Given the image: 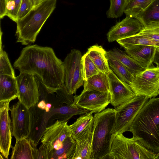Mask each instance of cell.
I'll return each mask as SVG.
<instances>
[{"label": "cell", "instance_id": "cell-1", "mask_svg": "<svg viewBox=\"0 0 159 159\" xmlns=\"http://www.w3.org/2000/svg\"><path fill=\"white\" fill-rule=\"evenodd\" d=\"M13 66L20 72L38 76L51 92H55L64 84L63 62L51 47L37 44L25 47Z\"/></svg>", "mask_w": 159, "mask_h": 159}, {"label": "cell", "instance_id": "cell-2", "mask_svg": "<svg viewBox=\"0 0 159 159\" xmlns=\"http://www.w3.org/2000/svg\"><path fill=\"white\" fill-rule=\"evenodd\" d=\"M129 131L147 148L159 152V98L148 100L134 120Z\"/></svg>", "mask_w": 159, "mask_h": 159}, {"label": "cell", "instance_id": "cell-3", "mask_svg": "<svg viewBox=\"0 0 159 159\" xmlns=\"http://www.w3.org/2000/svg\"><path fill=\"white\" fill-rule=\"evenodd\" d=\"M57 0H43L34 7L17 24L16 42L27 45L34 43L43 25L56 7Z\"/></svg>", "mask_w": 159, "mask_h": 159}, {"label": "cell", "instance_id": "cell-4", "mask_svg": "<svg viewBox=\"0 0 159 159\" xmlns=\"http://www.w3.org/2000/svg\"><path fill=\"white\" fill-rule=\"evenodd\" d=\"M115 108L95 113L92 141V159L108 158L114 137Z\"/></svg>", "mask_w": 159, "mask_h": 159}, {"label": "cell", "instance_id": "cell-5", "mask_svg": "<svg viewBox=\"0 0 159 159\" xmlns=\"http://www.w3.org/2000/svg\"><path fill=\"white\" fill-rule=\"evenodd\" d=\"M156 153L144 146L136 138L115 134L108 156L113 159H155Z\"/></svg>", "mask_w": 159, "mask_h": 159}, {"label": "cell", "instance_id": "cell-6", "mask_svg": "<svg viewBox=\"0 0 159 159\" xmlns=\"http://www.w3.org/2000/svg\"><path fill=\"white\" fill-rule=\"evenodd\" d=\"M149 98L145 96H135L115 108V119L113 130L115 135L129 131L134 120Z\"/></svg>", "mask_w": 159, "mask_h": 159}, {"label": "cell", "instance_id": "cell-7", "mask_svg": "<svg viewBox=\"0 0 159 159\" xmlns=\"http://www.w3.org/2000/svg\"><path fill=\"white\" fill-rule=\"evenodd\" d=\"M82 57L80 51L73 49L63 61L64 84L68 92L72 95L83 85L84 81Z\"/></svg>", "mask_w": 159, "mask_h": 159}, {"label": "cell", "instance_id": "cell-8", "mask_svg": "<svg viewBox=\"0 0 159 159\" xmlns=\"http://www.w3.org/2000/svg\"><path fill=\"white\" fill-rule=\"evenodd\" d=\"M135 96L149 98L157 96L159 89V67L146 69L134 76L130 86Z\"/></svg>", "mask_w": 159, "mask_h": 159}, {"label": "cell", "instance_id": "cell-9", "mask_svg": "<svg viewBox=\"0 0 159 159\" xmlns=\"http://www.w3.org/2000/svg\"><path fill=\"white\" fill-rule=\"evenodd\" d=\"M19 92V101L29 109L39 99V89L34 75L20 72L16 77Z\"/></svg>", "mask_w": 159, "mask_h": 159}, {"label": "cell", "instance_id": "cell-10", "mask_svg": "<svg viewBox=\"0 0 159 159\" xmlns=\"http://www.w3.org/2000/svg\"><path fill=\"white\" fill-rule=\"evenodd\" d=\"M12 135L16 141L27 138L30 131L31 115L29 109L19 101L10 109Z\"/></svg>", "mask_w": 159, "mask_h": 159}, {"label": "cell", "instance_id": "cell-11", "mask_svg": "<svg viewBox=\"0 0 159 159\" xmlns=\"http://www.w3.org/2000/svg\"><path fill=\"white\" fill-rule=\"evenodd\" d=\"M110 102L109 92L87 90L82 91L79 95L74 96L73 104L96 113L105 109Z\"/></svg>", "mask_w": 159, "mask_h": 159}, {"label": "cell", "instance_id": "cell-12", "mask_svg": "<svg viewBox=\"0 0 159 159\" xmlns=\"http://www.w3.org/2000/svg\"><path fill=\"white\" fill-rule=\"evenodd\" d=\"M67 122L57 120L53 124L45 128L41 142L49 152L61 148L66 139L71 135Z\"/></svg>", "mask_w": 159, "mask_h": 159}, {"label": "cell", "instance_id": "cell-13", "mask_svg": "<svg viewBox=\"0 0 159 159\" xmlns=\"http://www.w3.org/2000/svg\"><path fill=\"white\" fill-rule=\"evenodd\" d=\"M107 75L109 81L110 103L115 108L135 96L129 85L119 79L111 69Z\"/></svg>", "mask_w": 159, "mask_h": 159}, {"label": "cell", "instance_id": "cell-14", "mask_svg": "<svg viewBox=\"0 0 159 159\" xmlns=\"http://www.w3.org/2000/svg\"><path fill=\"white\" fill-rule=\"evenodd\" d=\"M10 102H0V152L8 159L11 147L12 135L11 120L9 111Z\"/></svg>", "mask_w": 159, "mask_h": 159}, {"label": "cell", "instance_id": "cell-15", "mask_svg": "<svg viewBox=\"0 0 159 159\" xmlns=\"http://www.w3.org/2000/svg\"><path fill=\"white\" fill-rule=\"evenodd\" d=\"M144 26L136 18L126 16L113 26L107 34L109 42L130 37L139 32Z\"/></svg>", "mask_w": 159, "mask_h": 159}, {"label": "cell", "instance_id": "cell-16", "mask_svg": "<svg viewBox=\"0 0 159 159\" xmlns=\"http://www.w3.org/2000/svg\"><path fill=\"white\" fill-rule=\"evenodd\" d=\"M89 111L81 115L73 124L69 125L71 136L76 142L92 136L94 116Z\"/></svg>", "mask_w": 159, "mask_h": 159}, {"label": "cell", "instance_id": "cell-17", "mask_svg": "<svg viewBox=\"0 0 159 159\" xmlns=\"http://www.w3.org/2000/svg\"><path fill=\"white\" fill-rule=\"evenodd\" d=\"M157 47L133 45L124 48L127 54L147 69L151 66Z\"/></svg>", "mask_w": 159, "mask_h": 159}, {"label": "cell", "instance_id": "cell-18", "mask_svg": "<svg viewBox=\"0 0 159 159\" xmlns=\"http://www.w3.org/2000/svg\"><path fill=\"white\" fill-rule=\"evenodd\" d=\"M12 149L11 159H36V144L29 137L16 141Z\"/></svg>", "mask_w": 159, "mask_h": 159}, {"label": "cell", "instance_id": "cell-19", "mask_svg": "<svg viewBox=\"0 0 159 159\" xmlns=\"http://www.w3.org/2000/svg\"><path fill=\"white\" fill-rule=\"evenodd\" d=\"M18 95L16 77L0 75V102H10L18 98Z\"/></svg>", "mask_w": 159, "mask_h": 159}, {"label": "cell", "instance_id": "cell-20", "mask_svg": "<svg viewBox=\"0 0 159 159\" xmlns=\"http://www.w3.org/2000/svg\"><path fill=\"white\" fill-rule=\"evenodd\" d=\"M107 57L115 59L125 66L134 76L145 69L122 51L114 48L107 52Z\"/></svg>", "mask_w": 159, "mask_h": 159}, {"label": "cell", "instance_id": "cell-21", "mask_svg": "<svg viewBox=\"0 0 159 159\" xmlns=\"http://www.w3.org/2000/svg\"><path fill=\"white\" fill-rule=\"evenodd\" d=\"M100 71L107 75L110 68L107 52L100 45H95L90 47L86 53Z\"/></svg>", "mask_w": 159, "mask_h": 159}, {"label": "cell", "instance_id": "cell-22", "mask_svg": "<svg viewBox=\"0 0 159 159\" xmlns=\"http://www.w3.org/2000/svg\"><path fill=\"white\" fill-rule=\"evenodd\" d=\"M109 81L108 75L100 72L84 81L82 91L96 90L101 92H109Z\"/></svg>", "mask_w": 159, "mask_h": 159}, {"label": "cell", "instance_id": "cell-23", "mask_svg": "<svg viewBox=\"0 0 159 159\" xmlns=\"http://www.w3.org/2000/svg\"><path fill=\"white\" fill-rule=\"evenodd\" d=\"M145 26L159 24V0H154L135 17Z\"/></svg>", "mask_w": 159, "mask_h": 159}, {"label": "cell", "instance_id": "cell-24", "mask_svg": "<svg viewBox=\"0 0 159 159\" xmlns=\"http://www.w3.org/2000/svg\"><path fill=\"white\" fill-rule=\"evenodd\" d=\"M76 145V141L71 135L69 136L65 140L61 148L49 152L48 159H70L73 153Z\"/></svg>", "mask_w": 159, "mask_h": 159}, {"label": "cell", "instance_id": "cell-25", "mask_svg": "<svg viewBox=\"0 0 159 159\" xmlns=\"http://www.w3.org/2000/svg\"><path fill=\"white\" fill-rule=\"evenodd\" d=\"M107 58L110 69L119 79L130 86L134 79V76L118 61L108 57Z\"/></svg>", "mask_w": 159, "mask_h": 159}, {"label": "cell", "instance_id": "cell-26", "mask_svg": "<svg viewBox=\"0 0 159 159\" xmlns=\"http://www.w3.org/2000/svg\"><path fill=\"white\" fill-rule=\"evenodd\" d=\"M92 136L76 142L75 148L70 159H92Z\"/></svg>", "mask_w": 159, "mask_h": 159}, {"label": "cell", "instance_id": "cell-27", "mask_svg": "<svg viewBox=\"0 0 159 159\" xmlns=\"http://www.w3.org/2000/svg\"><path fill=\"white\" fill-rule=\"evenodd\" d=\"M116 41L123 48L133 45L151 46L159 47V41L137 34L128 37L118 40Z\"/></svg>", "mask_w": 159, "mask_h": 159}, {"label": "cell", "instance_id": "cell-28", "mask_svg": "<svg viewBox=\"0 0 159 159\" xmlns=\"http://www.w3.org/2000/svg\"><path fill=\"white\" fill-rule=\"evenodd\" d=\"M154 0H127L124 13L126 16L135 17Z\"/></svg>", "mask_w": 159, "mask_h": 159}, {"label": "cell", "instance_id": "cell-29", "mask_svg": "<svg viewBox=\"0 0 159 159\" xmlns=\"http://www.w3.org/2000/svg\"><path fill=\"white\" fill-rule=\"evenodd\" d=\"M110 6L107 11L108 18H117L121 16L125 9L127 1L126 0H109Z\"/></svg>", "mask_w": 159, "mask_h": 159}, {"label": "cell", "instance_id": "cell-30", "mask_svg": "<svg viewBox=\"0 0 159 159\" xmlns=\"http://www.w3.org/2000/svg\"><path fill=\"white\" fill-rule=\"evenodd\" d=\"M0 50V75H8L15 77L14 70L13 69L6 52L3 50L2 46L1 34Z\"/></svg>", "mask_w": 159, "mask_h": 159}, {"label": "cell", "instance_id": "cell-31", "mask_svg": "<svg viewBox=\"0 0 159 159\" xmlns=\"http://www.w3.org/2000/svg\"><path fill=\"white\" fill-rule=\"evenodd\" d=\"M82 62L84 80L100 72L86 53L82 56Z\"/></svg>", "mask_w": 159, "mask_h": 159}, {"label": "cell", "instance_id": "cell-32", "mask_svg": "<svg viewBox=\"0 0 159 159\" xmlns=\"http://www.w3.org/2000/svg\"><path fill=\"white\" fill-rule=\"evenodd\" d=\"M137 34L159 41V24H153L145 26Z\"/></svg>", "mask_w": 159, "mask_h": 159}, {"label": "cell", "instance_id": "cell-33", "mask_svg": "<svg viewBox=\"0 0 159 159\" xmlns=\"http://www.w3.org/2000/svg\"><path fill=\"white\" fill-rule=\"evenodd\" d=\"M21 1L22 0H7L6 16L16 22Z\"/></svg>", "mask_w": 159, "mask_h": 159}, {"label": "cell", "instance_id": "cell-34", "mask_svg": "<svg viewBox=\"0 0 159 159\" xmlns=\"http://www.w3.org/2000/svg\"><path fill=\"white\" fill-rule=\"evenodd\" d=\"M31 0H22L17 16V21L25 16L33 8Z\"/></svg>", "mask_w": 159, "mask_h": 159}, {"label": "cell", "instance_id": "cell-35", "mask_svg": "<svg viewBox=\"0 0 159 159\" xmlns=\"http://www.w3.org/2000/svg\"><path fill=\"white\" fill-rule=\"evenodd\" d=\"M49 151L43 144H42L38 149L36 159H48Z\"/></svg>", "mask_w": 159, "mask_h": 159}, {"label": "cell", "instance_id": "cell-36", "mask_svg": "<svg viewBox=\"0 0 159 159\" xmlns=\"http://www.w3.org/2000/svg\"><path fill=\"white\" fill-rule=\"evenodd\" d=\"M7 2V0H0V18H3L6 16Z\"/></svg>", "mask_w": 159, "mask_h": 159}, {"label": "cell", "instance_id": "cell-37", "mask_svg": "<svg viewBox=\"0 0 159 159\" xmlns=\"http://www.w3.org/2000/svg\"><path fill=\"white\" fill-rule=\"evenodd\" d=\"M153 63H155L157 66L159 67V47H157Z\"/></svg>", "mask_w": 159, "mask_h": 159}, {"label": "cell", "instance_id": "cell-38", "mask_svg": "<svg viewBox=\"0 0 159 159\" xmlns=\"http://www.w3.org/2000/svg\"><path fill=\"white\" fill-rule=\"evenodd\" d=\"M43 0H31L33 7L40 4Z\"/></svg>", "mask_w": 159, "mask_h": 159}, {"label": "cell", "instance_id": "cell-39", "mask_svg": "<svg viewBox=\"0 0 159 159\" xmlns=\"http://www.w3.org/2000/svg\"><path fill=\"white\" fill-rule=\"evenodd\" d=\"M159 159V152L156 154L155 159Z\"/></svg>", "mask_w": 159, "mask_h": 159}, {"label": "cell", "instance_id": "cell-40", "mask_svg": "<svg viewBox=\"0 0 159 159\" xmlns=\"http://www.w3.org/2000/svg\"><path fill=\"white\" fill-rule=\"evenodd\" d=\"M157 94H158V95H159V89L158 91V92H157Z\"/></svg>", "mask_w": 159, "mask_h": 159}, {"label": "cell", "instance_id": "cell-41", "mask_svg": "<svg viewBox=\"0 0 159 159\" xmlns=\"http://www.w3.org/2000/svg\"><path fill=\"white\" fill-rule=\"evenodd\" d=\"M126 0V1H127V0Z\"/></svg>", "mask_w": 159, "mask_h": 159}]
</instances>
